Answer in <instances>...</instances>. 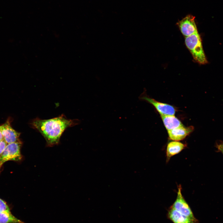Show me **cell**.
<instances>
[{
	"label": "cell",
	"mask_w": 223,
	"mask_h": 223,
	"mask_svg": "<svg viewBox=\"0 0 223 223\" xmlns=\"http://www.w3.org/2000/svg\"><path fill=\"white\" fill-rule=\"evenodd\" d=\"M186 146V144L178 141L169 142L166 148V162H168L171 157L178 154Z\"/></svg>",
	"instance_id": "30bf717a"
},
{
	"label": "cell",
	"mask_w": 223,
	"mask_h": 223,
	"mask_svg": "<svg viewBox=\"0 0 223 223\" xmlns=\"http://www.w3.org/2000/svg\"><path fill=\"white\" fill-rule=\"evenodd\" d=\"M140 98L153 105L160 115H174L175 114L176 110L175 108L169 104L159 102L146 96H141Z\"/></svg>",
	"instance_id": "8992f818"
},
{
	"label": "cell",
	"mask_w": 223,
	"mask_h": 223,
	"mask_svg": "<svg viewBox=\"0 0 223 223\" xmlns=\"http://www.w3.org/2000/svg\"><path fill=\"white\" fill-rule=\"evenodd\" d=\"M185 43L194 59L197 62L203 64L208 63L198 32L185 37Z\"/></svg>",
	"instance_id": "7a4b0ae2"
},
{
	"label": "cell",
	"mask_w": 223,
	"mask_h": 223,
	"mask_svg": "<svg viewBox=\"0 0 223 223\" xmlns=\"http://www.w3.org/2000/svg\"><path fill=\"white\" fill-rule=\"evenodd\" d=\"M160 115L164 126L168 131L183 125L181 121L174 115Z\"/></svg>",
	"instance_id": "8fae6325"
},
{
	"label": "cell",
	"mask_w": 223,
	"mask_h": 223,
	"mask_svg": "<svg viewBox=\"0 0 223 223\" xmlns=\"http://www.w3.org/2000/svg\"><path fill=\"white\" fill-rule=\"evenodd\" d=\"M3 136L2 132L0 129V141L3 140Z\"/></svg>",
	"instance_id": "2e32d148"
},
{
	"label": "cell",
	"mask_w": 223,
	"mask_h": 223,
	"mask_svg": "<svg viewBox=\"0 0 223 223\" xmlns=\"http://www.w3.org/2000/svg\"><path fill=\"white\" fill-rule=\"evenodd\" d=\"M167 216L173 223H197L198 222L195 218L186 216L171 207L168 211Z\"/></svg>",
	"instance_id": "9c48e42d"
},
{
	"label": "cell",
	"mask_w": 223,
	"mask_h": 223,
	"mask_svg": "<svg viewBox=\"0 0 223 223\" xmlns=\"http://www.w3.org/2000/svg\"><path fill=\"white\" fill-rule=\"evenodd\" d=\"M195 18L192 15H187L177 23L181 33L185 37L198 32Z\"/></svg>",
	"instance_id": "5b68a950"
},
{
	"label": "cell",
	"mask_w": 223,
	"mask_h": 223,
	"mask_svg": "<svg viewBox=\"0 0 223 223\" xmlns=\"http://www.w3.org/2000/svg\"><path fill=\"white\" fill-rule=\"evenodd\" d=\"M0 129L3 139L7 144L20 141L19 138L20 133L15 131L11 127L8 120L5 123L0 125Z\"/></svg>",
	"instance_id": "52a82bcc"
},
{
	"label": "cell",
	"mask_w": 223,
	"mask_h": 223,
	"mask_svg": "<svg viewBox=\"0 0 223 223\" xmlns=\"http://www.w3.org/2000/svg\"><path fill=\"white\" fill-rule=\"evenodd\" d=\"M193 126L185 127L183 125L168 131L169 138L175 141L183 140L193 130Z\"/></svg>",
	"instance_id": "ba28073f"
},
{
	"label": "cell",
	"mask_w": 223,
	"mask_h": 223,
	"mask_svg": "<svg viewBox=\"0 0 223 223\" xmlns=\"http://www.w3.org/2000/svg\"><path fill=\"white\" fill-rule=\"evenodd\" d=\"M7 144L4 139L0 141V155L4 151Z\"/></svg>",
	"instance_id": "5bb4252c"
},
{
	"label": "cell",
	"mask_w": 223,
	"mask_h": 223,
	"mask_svg": "<svg viewBox=\"0 0 223 223\" xmlns=\"http://www.w3.org/2000/svg\"><path fill=\"white\" fill-rule=\"evenodd\" d=\"M0 212H11L9 206L6 202L0 198Z\"/></svg>",
	"instance_id": "4fadbf2b"
},
{
	"label": "cell",
	"mask_w": 223,
	"mask_h": 223,
	"mask_svg": "<svg viewBox=\"0 0 223 223\" xmlns=\"http://www.w3.org/2000/svg\"><path fill=\"white\" fill-rule=\"evenodd\" d=\"M21 141L8 144L0 155V169L4 163L7 161H20L22 158L20 149Z\"/></svg>",
	"instance_id": "3957f363"
},
{
	"label": "cell",
	"mask_w": 223,
	"mask_h": 223,
	"mask_svg": "<svg viewBox=\"0 0 223 223\" xmlns=\"http://www.w3.org/2000/svg\"><path fill=\"white\" fill-rule=\"evenodd\" d=\"M77 120L67 119L64 115L53 118L43 120L37 118L32 120V128L39 131L45 139L47 146H53L59 142L65 130L78 123Z\"/></svg>",
	"instance_id": "6da1fadb"
},
{
	"label": "cell",
	"mask_w": 223,
	"mask_h": 223,
	"mask_svg": "<svg viewBox=\"0 0 223 223\" xmlns=\"http://www.w3.org/2000/svg\"><path fill=\"white\" fill-rule=\"evenodd\" d=\"M0 223H24L11 212H0Z\"/></svg>",
	"instance_id": "7c38bea8"
},
{
	"label": "cell",
	"mask_w": 223,
	"mask_h": 223,
	"mask_svg": "<svg viewBox=\"0 0 223 223\" xmlns=\"http://www.w3.org/2000/svg\"><path fill=\"white\" fill-rule=\"evenodd\" d=\"M217 147L218 150L223 154V142L218 144Z\"/></svg>",
	"instance_id": "9a60e30c"
},
{
	"label": "cell",
	"mask_w": 223,
	"mask_h": 223,
	"mask_svg": "<svg viewBox=\"0 0 223 223\" xmlns=\"http://www.w3.org/2000/svg\"><path fill=\"white\" fill-rule=\"evenodd\" d=\"M181 190V186H179L176 200L170 207L186 216L195 218L190 208L182 196Z\"/></svg>",
	"instance_id": "277c9868"
}]
</instances>
